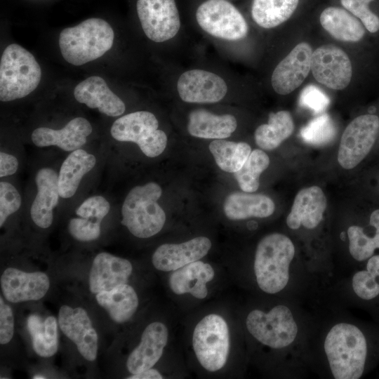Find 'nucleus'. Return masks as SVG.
Instances as JSON below:
<instances>
[{"label":"nucleus","mask_w":379,"mask_h":379,"mask_svg":"<svg viewBox=\"0 0 379 379\" xmlns=\"http://www.w3.org/2000/svg\"><path fill=\"white\" fill-rule=\"evenodd\" d=\"M102 222L91 218L76 215L72 217L67 225L69 234L77 241H93L98 239L101 234Z\"/></svg>","instance_id":"obj_39"},{"label":"nucleus","mask_w":379,"mask_h":379,"mask_svg":"<svg viewBox=\"0 0 379 379\" xmlns=\"http://www.w3.org/2000/svg\"><path fill=\"white\" fill-rule=\"evenodd\" d=\"M215 276L212 266L200 260L173 271L169 277V286L177 295L190 293L203 299L208 295L207 283Z\"/></svg>","instance_id":"obj_26"},{"label":"nucleus","mask_w":379,"mask_h":379,"mask_svg":"<svg viewBox=\"0 0 379 379\" xmlns=\"http://www.w3.org/2000/svg\"><path fill=\"white\" fill-rule=\"evenodd\" d=\"M312 49L300 42L274 69L271 76L273 90L279 95H288L298 88L311 69Z\"/></svg>","instance_id":"obj_16"},{"label":"nucleus","mask_w":379,"mask_h":379,"mask_svg":"<svg viewBox=\"0 0 379 379\" xmlns=\"http://www.w3.org/2000/svg\"><path fill=\"white\" fill-rule=\"evenodd\" d=\"M96 300L108 312L113 321L120 324L128 321L133 317L139 302L135 291L127 284L97 293Z\"/></svg>","instance_id":"obj_29"},{"label":"nucleus","mask_w":379,"mask_h":379,"mask_svg":"<svg viewBox=\"0 0 379 379\" xmlns=\"http://www.w3.org/2000/svg\"><path fill=\"white\" fill-rule=\"evenodd\" d=\"M319 21L323 28L333 38L357 42L365 35V29L357 18L345 9L328 7L321 13Z\"/></svg>","instance_id":"obj_28"},{"label":"nucleus","mask_w":379,"mask_h":379,"mask_svg":"<svg viewBox=\"0 0 379 379\" xmlns=\"http://www.w3.org/2000/svg\"><path fill=\"white\" fill-rule=\"evenodd\" d=\"M136 11L145 35L154 43L173 41L181 20L175 0H137Z\"/></svg>","instance_id":"obj_11"},{"label":"nucleus","mask_w":379,"mask_h":379,"mask_svg":"<svg viewBox=\"0 0 379 379\" xmlns=\"http://www.w3.org/2000/svg\"><path fill=\"white\" fill-rule=\"evenodd\" d=\"M323 350L333 378L358 379L362 376L368 347L358 326L348 321L334 324L324 336Z\"/></svg>","instance_id":"obj_1"},{"label":"nucleus","mask_w":379,"mask_h":379,"mask_svg":"<svg viewBox=\"0 0 379 379\" xmlns=\"http://www.w3.org/2000/svg\"><path fill=\"white\" fill-rule=\"evenodd\" d=\"M341 4L356 18L371 33L379 30V17L371 11L368 3L359 0H340Z\"/></svg>","instance_id":"obj_40"},{"label":"nucleus","mask_w":379,"mask_h":379,"mask_svg":"<svg viewBox=\"0 0 379 379\" xmlns=\"http://www.w3.org/2000/svg\"><path fill=\"white\" fill-rule=\"evenodd\" d=\"M299 0H253V20L264 29L274 28L286 21L298 7Z\"/></svg>","instance_id":"obj_32"},{"label":"nucleus","mask_w":379,"mask_h":379,"mask_svg":"<svg viewBox=\"0 0 379 379\" xmlns=\"http://www.w3.org/2000/svg\"><path fill=\"white\" fill-rule=\"evenodd\" d=\"M379 131V118L363 114L354 119L345 129L340 142L338 161L345 169L357 166L369 153Z\"/></svg>","instance_id":"obj_12"},{"label":"nucleus","mask_w":379,"mask_h":379,"mask_svg":"<svg viewBox=\"0 0 379 379\" xmlns=\"http://www.w3.org/2000/svg\"><path fill=\"white\" fill-rule=\"evenodd\" d=\"M223 210L226 217L232 220L251 217L262 218L270 216L275 210V205L267 196L235 192L226 197Z\"/></svg>","instance_id":"obj_27"},{"label":"nucleus","mask_w":379,"mask_h":379,"mask_svg":"<svg viewBox=\"0 0 379 379\" xmlns=\"http://www.w3.org/2000/svg\"><path fill=\"white\" fill-rule=\"evenodd\" d=\"M166 326L159 321L149 324L143 331L140 344L129 354L126 367L131 374L149 369L161 358L168 342Z\"/></svg>","instance_id":"obj_22"},{"label":"nucleus","mask_w":379,"mask_h":379,"mask_svg":"<svg viewBox=\"0 0 379 379\" xmlns=\"http://www.w3.org/2000/svg\"><path fill=\"white\" fill-rule=\"evenodd\" d=\"M295 254L292 240L281 233H271L258 244L253 271L258 286L268 294L283 291L291 276V264Z\"/></svg>","instance_id":"obj_2"},{"label":"nucleus","mask_w":379,"mask_h":379,"mask_svg":"<svg viewBox=\"0 0 379 379\" xmlns=\"http://www.w3.org/2000/svg\"><path fill=\"white\" fill-rule=\"evenodd\" d=\"M114 40L111 25L103 19L92 18L62 29L58 43L65 60L79 66L102 57L111 49Z\"/></svg>","instance_id":"obj_3"},{"label":"nucleus","mask_w":379,"mask_h":379,"mask_svg":"<svg viewBox=\"0 0 379 379\" xmlns=\"http://www.w3.org/2000/svg\"><path fill=\"white\" fill-rule=\"evenodd\" d=\"M128 379H161L162 375L156 369L152 368L142 371L137 374H132Z\"/></svg>","instance_id":"obj_44"},{"label":"nucleus","mask_w":379,"mask_h":379,"mask_svg":"<svg viewBox=\"0 0 379 379\" xmlns=\"http://www.w3.org/2000/svg\"><path fill=\"white\" fill-rule=\"evenodd\" d=\"M58 169L44 165L34 175V194L29 206V215L39 228H49L54 220L55 211L62 200L58 188Z\"/></svg>","instance_id":"obj_13"},{"label":"nucleus","mask_w":379,"mask_h":379,"mask_svg":"<svg viewBox=\"0 0 379 379\" xmlns=\"http://www.w3.org/2000/svg\"><path fill=\"white\" fill-rule=\"evenodd\" d=\"M352 288L361 299L372 300L379 295V255L368 259L366 268L352 276Z\"/></svg>","instance_id":"obj_36"},{"label":"nucleus","mask_w":379,"mask_h":379,"mask_svg":"<svg viewBox=\"0 0 379 379\" xmlns=\"http://www.w3.org/2000/svg\"><path fill=\"white\" fill-rule=\"evenodd\" d=\"M22 206V195L17 187L6 178L0 181V227L20 211Z\"/></svg>","instance_id":"obj_38"},{"label":"nucleus","mask_w":379,"mask_h":379,"mask_svg":"<svg viewBox=\"0 0 379 379\" xmlns=\"http://www.w3.org/2000/svg\"><path fill=\"white\" fill-rule=\"evenodd\" d=\"M335 133V126L331 118L328 114H323L302 128L300 135L310 145H322L330 142Z\"/></svg>","instance_id":"obj_37"},{"label":"nucleus","mask_w":379,"mask_h":379,"mask_svg":"<svg viewBox=\"0 0 379 379\" xmlns=\"http://www.w3.org/2000/svg\"><path fill=\"white\" fill-rule=\"evenodd\" d=\"M326 205V196L319 187L300 190L286 218L287 226L294 230L301 226L308 230L316 228L323 219Z\"/></svg>","instance_id":"obj_24"},{"label":"nucleus","mask_w":379,"mask_h":379,"mask_svg":"<svg viewBox=\"0 0 379 379\" xmlns=\"http://www.w3.org/2000/svg\"><path fill=\"white\" fill-rule=\"evenodd\" d=\"M237 128V120L231 114H218L204 108L190 112L187 129L193 137L204 139H225Z\"/></svg>","instance_id":"obj_25"},{"label":"nucleus","mask_w":379,"mask_h":379,"mask_svg":"<svg viewBox=\"0 0 379 379\" xmlns=\"http://www.w3.org/2000/svg\"><path fill=\"white\" fill-rule=\"evenodd\" d=\"M1 286L6 299L17 303L42 298L49 289L50 281L42 272H25L9 267L1 276Z\"/></svg>","instance_id":"obj_18"},{"label":"nucleus","mask_w":379,"mask_h":379,"mask_svg":"<svg viewBox=\"0 0 379 379\" xmlns=\"http://www.w3.org/2000/svg\"><path fill=\"white\" fill-rule=\"evenodd\" d=\"M159 127V121L154 113L139 110L117 118L109 133L114 140L135 143L143 154L154 158L162 154L168 141L166 133Z\"/></svg>","instance_id":"obj_8"},{"label":"nucleus","mask_w":379,"mask_h":379,"mask_svg":"<svg viewBox=\"0 0 379 379\" xmlns=\"http://www.w3.org/2000/svg\"><path fill=\"white\" fill-rule=\"evenodd\" d=\"M195 20L206 36L228 48L244 40L249 32L244 15L227 0L204 1L196 10Z\"/></svg>","instance_id":"obj_7"},{"label":"nucleus","mask_w":379,"mask_h":379,"mask_svg":"<svg viewBox=\"0 0 379 379\" xmlns=\"http://www.w3.org/2000/svg\"><path fill=\"white\" fill-rule=\"evenodd\" d=\"M58 324L62 333L76 345L86 359L93 361L96 359L98 337L84 308L62 305L58 313Z\"/></svg>","instance_id":"obj_17"},{"label":"nucleus","mask_w":379,"mask_h":379,"mask_svg":"<svg viewBox=\"0 0 379 379\" xmlns=\"http://www.w3.org/2000/svg\"><path fill=\"white\" fill-rule=\"evenodd\" d=\"M132 271V264L128 260L101 252L94 258L92 263L89 274L90 291L97 294L126 284Z\"/></svg>","instance_id":"obj_23"},{"label":"nucleus","mask_w":379,"mask_h":379,"mask_svg":"<svg viewBox=\"0 0 379 379\" xmlns=\"http://www.w3.org/2000/svg\"><path fill=\"white\" fill-rule=\"evenodd\" d=\"M310 71L319 83L334 90L345 88L352 77V66L348 55L339 47L330 44L314 51Z\"/></svg>","instance_id":"obj_14"},{"label":"nucleus","mask_w":379,"mask_h":379,"mask_svg":"<svg viewBox=\"0 0 379 379\" xmlns=\"http://www.w3.org/2000/svg\"><path fill=\"white\" fill-rule=\"evenodd\" d=\"M270 158L262 150H253L239 170L234 173L240 188L246 192H255L260 185V174L267 168Z\"/></svg>","instance_id":"obj_35"},{"label":"nucleus","mask_w":379,"mask_h":379,"mask_svg":"<svg viewBox=\"0 0 379 379\" xmlns=\"http://www.w3.org/2000/svg\"><path fill=\"white\" fill-rule=\"evenodd\" d=\"M41 79V69L34 55L17 44L8 45L0 61V100L6 102L32 93Z\"/></svg>","instance_id":"obj_5"},{"label":"nucleus","mask_w":379,"mask_h":379,"mask_svg":"<svg viewBox=\"0 0 379 379\" xmlns=\"http://www.w3.org/2000/svg\"><path fill=\"white\" fill-rule=\"evenodd\" d=\"M248 333L262 345L274 350L291 348L300 335L297 316L286 305L279 304L268 312L251 311L246 319Z\"/></svg>","instance_id":"obj_6"},{"label":"nucleus","mask_w":379,"mask_h":379,"mask_svg":"<svg viewBox=\"0 0 379 379\" xmlns=\"http://www.w3.org/2000/svg\"><path fill=\"white\" fill-rule=\"evenodd\" d=\"M97 156L83 147L67 154L58 168V188L62 200L73 198L84 179L97 166Z\"/></svg>","instance_id":"obj_21"},{"label":"nucleus","mask_w":379,"mask_h":379,"mask_svg":"<svg viewBox=\"0 0 379 379\" xmlns=\"http://www.w3.org/2000/svg\"><path fill=\"white\" fill-rule=\"evenodd\" d=\"M34 352L42 357L53 356L58 349V321L55 317L43 319L38 314H31L27 320Z\"/></svg>","instance_id":"obj_31"},{"label":"nucleus","mask_w":379,"mask_h":379,"mask_svg":"<svg viewBox=\"0 0 379 379\" xmlns=\"http://www.w3.org/2000/svg\"><path fill=\"white\" fill-rule=\"evenodd\" d=\"M174 88L184 102L214 104L222 101L230 94V77L219 70L194 67L179 73Z\"/></svg>","instance_id":"obj_9"},{"label":"nucleus","mask_w":379,"mask_h":379,"mask_svg":"<svg viewBox=\"0 0 379 379\" xmlns=\"http://www.w3.org/2000/svg\"><path fill=\"white\" fill-rule=\"evenodd\" d=\"M192 345L197 360L206 370L214 372L221 369L230 351L229 328L225 320L216 314L205 316L194 329Z\"/></svg>","instance_id":"obj_10"},{"label":"nucleus","mask_w":379,"mask_h":379,"mask_svg":"<svg viewBox=\"0 0 379 379\" xmlns=\"http://www.w3.org/2000/svg\"><path fill=\"white\" fill-rule=\"evenodd\" d=\"M20 168L18 157L1 147L0 151V178L1 179L11 177L16 174Z\"/></svg>","instance_id":"obj_43"},{"label":"nucleus","mask_w":379,"mask_h":379,"mask_svg":"<svg viewBox=\"0 0 379 379\" xmlns=\"http://www.w3.org/2000/svg\"><path fill=\"white\" fill-rule=\"evenodd\" d=\"M369 224L373 228V234L358 225H351L347 230L350 254L359 262L368 260L379 248V209L371 213Z\"/></svg>","instance_id":"obj_33"},{"label":"nucleus","mask_w":379,"mask_h":379,"mask_svg":"<svg viewBox=\"0 0 379 379\" xmlns=\"http://www.w3.org/2000/svg\"><path fill=\"white\" fill-rule=\"evenodd\" d=\"M359 1H365V2H367V3L370 4L373 0H359Z\"/></svg>","instance_id":"obj_46"},{"label":"nucleus","mask_w":379,"mask_h":379,"mask_svg":"<svg viewBox=\"0 0 379 379\" xmlns=\"http://www.w3.org/2000/svg\"><path fill=\"white\" fill-rule=\"evenodd\" d=\"M162 190L154 182L136 185L126 195L121 207V223L135 237L147 239L163 228L166 214L158 203Z\"/></svg>","instance_id":"obj_4"},{"label":"nucleus","mask_w":379,"mask_h":379,"mask_svg":"<svg viewBox=\"0 0 379 379\" xmlns=\"http://www.w3.org/2000/svg\"><path fill=\"white\" fill-rule=\"evenodd\" d=\"M211 248L210 239L198 237L181 244H164L153 253L152 262L160 271L170 272L204 257Z\"/></svg>","instance_id":"obj_19"},{"label":"nucleus","mask_w":379,"mask_h":379,"mask_svg":"<svg viewBox=\"0 0 379 379\" xmlns=\"http://www.w3.org/2000/svg\"><path fill=\"white\" fill-rule=\"evenodd\" d=\"M34 379H44L45 378V377L44 375H35L34 377H33Z\"/></svg>","instance_id":"obj_45"},{"label":"nucleus","mask_w":379,"mask_h":379,"mask_svg":"<svg viewBox=\"0 0 379 379\" xmlns=\"http://www.w3.org/2000/svg\"><path fill=\"white\" fill-rule=\"evenodd\" d=\"M293 130L294 123L289 112H270L267 124H261L255 129V141L261 149L272 150L290 137Z\"/></svg>","instance_id":"obj_30"},{"label":"nucleus","mask_w":379,"mask_h":379,"mask_svg":"<svg viewBox=\"0 0 379 379\" xmlns=\"http://www.w3.org/2000/svg\"><path fill=\"white\" fill-rule=\"evenodd\" d=\"M74 96L78 102L107 117H121L126 111L124 102L99 76L89 77L79 83L74 89Z\"/></svg>","instance_id":"obj_20"},{"label":"nucleus","mask_w":379,"mask_h":379,"mask_svg":"<svg viewBox=\"0 0 379 379\" xmlns=\"http://www.w3.org/2000/svg\"><path fill=\"white\" fill-rule=\"evenodd\" d=\"M299 102L315 113H321L329 105L330 99L322 90L310 84L302 90Z\"/></svg>","instance_id":"obj_41"},{"label":"nucleus","mask_w":379,"mask_h":379,"mask_svg":"<svg viewBox=\"0 0 379 379\" xmlns=\"http://www.w3.org/2000/svg\"><path fill=\"white\" fill-rule=\"evenodd\" d=\"M93 133L90 121L82 117L69 120L60 128L40 126L33 130L30 139L39 148L56 147L65 152L83 148Z\"/></svg>","instance_id":"obj_15"},{"label":"nucleus","mask_w":379,"mask_h":379,"mask_svg":"<svg viewBox=\"0 0 379 379\" xmlns=\"http://www.w3.org/2000/svg\"><path fill=\"white\" fill-rule=\"evenodd\" d=\"M209 150L218 167L227 173L239 170L251 152V148L246 142L224 139L213 140L209 145Z\"/></svg>","instance_id":"obj_34"},{"label":"nucleus","mask_w":379,"mask_h":379,"mask_svg":"<svg viewBox=\"0 0 379 379\" xmlns=\"http://www.w3.org/2000/svg\"><path fill=\"white\" fill-rule=\"evenodd\" d=\"M14 333V318L11 307L0 298V343H9Z\"/></svg>","instance_id":"obj_42"}]
</instances>
